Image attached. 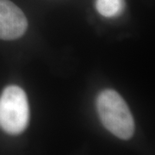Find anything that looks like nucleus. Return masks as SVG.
<instances>
[{
    "label": "nucleus",
    "mask_w": 155,
    "mask_h": 155,
    "mask_svg": "<svg viewBox=\"0 0 155 155\" xmlns=\"http://www.w3.org/2000/svg\"><path fill=\"white\" fill-rule=\"evenodd\" d=\"M27 28L28 21L22 10L10 0H0V39L20 38Z\"/></svg>",
    "instance_id": "3"
},
{
    "label": "nucleus",
    "mask_w": 155,
    "mask_h": 155,
    "mask_svg": "<svg viewBox=\"0 0 155 155\" xmlns=\"http://www.w3.org/2000/svg\"><path fill=\"white\" fill-rule=\"evenodd\" d=\"M28 120L26 93L17 85L7 86L0 96V127L5 133L17 135L26 129Z\"/></svg>",
    "instance_id": "2"
},
{
    "label": "nucleus",
    "mask_w": 155,
    "mask_h": 155,
    "mask_svg": "<svg viewBox=\"0 0 155 155\" xmlns=\"http://www.w3.org/2000/svg\"><path fill=\"white\" fill-rule=\"evenodd\" d=\"M124 8V0H96L97 11L105 17H117L122 14Z\"/></svg>",
    "instance_id": "4"
},
{
    "label": "nucleus",
    "mask_w": 155,
    "mask_h": 155,
    "mask_svg": "<svg viewBox=\"0 0 155 155\" xmlns=\"http://www.w3.org/2000/svg\"><path fill=\"white\" fill-rule=\"evenodd\" d=\"M97 109L103 125L117 138L128 140L134 133V118L126 102L114 90L101 91Z\"/></svg>",
    "instance_id": "1"
}]
</instances>
